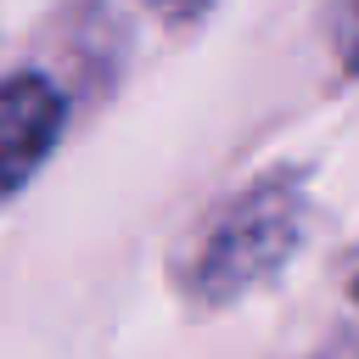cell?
Returning <instances> with one entry per match:
<instances>
[{
	"label": "cell",
	"mask_w": 359,
	"mask_h": 359,
	"mask_svg": "<svg viewBox=\"0 0 359 359\" xmlns=\"http://www.w3.org/2000/svg\"><path fill=\"white\" fill-rule=\"evenodd\" d=\"M303 241V191L297 180L275 174L224 202L180 258V280L196 303H230L269 280Z\"/></svg>",
	"instance_id": "obj_1"
},
{
	"label": "cell",
	"mask_w": 359,
	"mask_h": 359,
	"mask_svg": "<svg viewBox=\"0 0 359 359\" xmlns=\"http://www.w3.org/2000/svg\"><path fill=\"white\" fill-rule=\"evenodd\" d=\"M67 123V101L45 73L0 79V196H11L56 146Z\"/></svg>",
	"instance_id": "obj_2"
},
{
	"label": "cell",
	"mask_w": 359,
	"mask_h": 359,
	"mask_svg": "<svg viewBox=\"0 0 359 359\" xmlns=\"http://www.w3.org/2000/svg\"><path fill=\"white\" fill-rule=\"evenodd\" d=\"M331 34H337V50H342V67L359 73V6H342L331 17Z\"/></svg>",
	"instance_id": "obj_3"
},
{
	"label": "cell",
	"mask_w": 359,
	"mask_h": 359,
	"mask_svg": "<svg viewBox=\"0 0 359 359\" xmlns=\"http://www.w3.org/2000/svg\"><path fill=\"white\" fill-rule=\"evenodd\" d=\"M342 286H348V297L359 303V247L348 252V264H342Z\"/></svg>",
	"instance_id": "obj_4"
}]
</instances>
